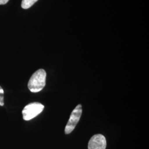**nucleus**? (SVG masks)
<instances>
[{
  "mask_svg": "<svg viewBox=\"0 0 149 149\" xmlns=\"http://www.w3.org/2000/svg\"><path fill=\"white\" fill-rule=\"evenodd\" d=\"M47 73L43 69L36 71L29 80L28 87L33 93H37L42 90L45 86Z\"/></svg>",
  "mask_w": 149,
  "mask_h": 149,
  "instance_id": "nucleus-1",
  "label": "nucleus"
},
{
  "mask_svg": "<svg viewBox=\"0 0 149 149\" xmlns=\"http://www.w3.org/2000/svg\"><path fill=\"white\" fill-rule=\"evenodd\" d=\"M44 106L39 102H33L26 106L22 111L23 118L24 120H30L36 117L43 112Z\"/></svg>",
  "mask_w": 149,
  "mask_h": 149,
  "instance_id": "nucleus-2",
  "label": "nucleus"
},
{
  "mask_svg": "<svg viewBox=\"0 0 149 149\" xmlns=\"http://www.w3.org/2000/svg\"><path fill=\"white\" fill-rule=\"evenodd\" d=\"M82 113V106L81 104H79L76 107L70 115L69 120L65 129V133L66 134L71 133L74 130L76 125L80 120Z\"/></svg>",
  "mask_w": 149,
  "mask_h": 149,
  "instance_id": "nucleus-3",
  "label": "nucleus"
},
{
  "mask_svg": "<svg viewBox=\"0 0 149 149\" xmlns=\"http://www.w3.org/2000/svg\"><path fill=\"white\" fill-rule=\"evenodd\" d=\"M106 138L102 134H96L91 138L88 145V149H106Z\"/></svg>",
  "mask_w": 149,
  "mask_h": 149,
  "instance_id": "nucleus-4",
  "label": "nucleus"
},
{
  "mask_svg": "<svg viewBox=\"0 0 149 149\" xmlns=\"http://www.w3.org/2000/svg\"><path fill=\"white\" fill-rule=\"evenodd\" d=\"M38 0H22L21 7L23 9H28Z\"/></svg>",
  "mask_w": 149,
  "mask_h": 149,
  "instance_id": "nucleus-5",
  "label": "nucleus"
},
{
  "mask_svg": "<svg viewBox=\"0 0 149 149\" xmlns=\"http://www.w3.org/2000/svg\"><path fill=\"white\" fill-rule=\"evenodd\" d=\"M4 106V91L0 86V106Z\"/></svg>",
  "mask_w": 149,
  "mask_h": 149,
  "instance_id": "nucleus-6",
  "label": "nucleus"
},
{
  "mask_svg": "<svg viewBox=\"0 0 149 149\" xmlns=\"http://www.w3.org/2000/svg\"><path fill=\"white\" fill-rule=\"evenodd\" d=\"M9 0H0V5H5Z\"/></svg>",
  "mask_w": 149,
  "mask_h": 149,
  "instance_id": "nucleus-7",
  "label": "nucleus"
}]
</instances>
